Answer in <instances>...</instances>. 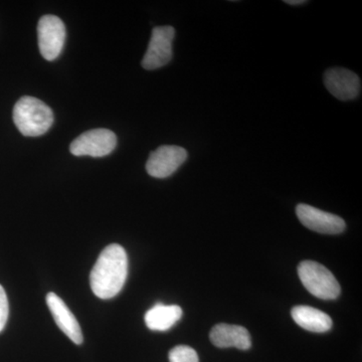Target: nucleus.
Masks as SVG:
<instances>
[{
	"label": "nucleus",
	"instance_id": "nucleus-6",
	"mask_svg": "<svg viewBox=\"0 0 362 362\" xmlns=\"http://www.w3.org/2000/svg\"><path fill=\"white\" fill-rule=\"evenodd\" d=\"M175 30L173 26H157L152 30L148 49L142 59L145 70H157L173 59V42Z\"/></svg>",
	"mask_w": 362,
	"mask_h": 362
},
{
	"label": "nucleus",
	"instance_id": "nucleus-7",
	"mask_svg": "<svg viewBox=\"0 0 362 362\" xmlns=\"http://www.w3.org/2000/svg\"><path fill=\"white\" fill-rule=\"evenodd\" d=\"M187 159V150L175 145H163L150 153L147 173L152 177L166 178L173 175Z\"/></svg>",
	"mask_w": 362,
	"mask_h": 362
},
{
	"label": "nucleus",
	"instance_id": "nucleus-2",
	"mask_svg": "<svg viewBox=\"0 0 362 362\" xmlns=\"http://www.w3.org/2000/svg\"><path fill=\"white\" fill-rule=\"evenodd\" d=\"M13 121L21 134L28 137L44 135L54 123V113L44 102L25 96L16 102Z\"/></svg>",
	"mask_w": 362,
	"mask_h": 362
},
{
	"label": "nucleus",
	"instance_id": "nucleus-4",
	"mask_svg": "<svg viewBox=\"0 0 362 362\" xmlns=\"http://www.w3.org/2000/svg\"><path fill=\"white\" fill-rule=\"evenodd\" d=\"M117 145V137L109 129H93L83 133L71 142L70 151L75 156L104 157L109 156Z\"/></svg>",
	"mask_w": 362,
	"mask_h": 362
},
{
	"label": "nucleus",
	"instance_id": "nucleus-8",
	"mask_svg": "<svg viewBox=\"0 0 362 362\" xmlns=\"http://www.w3.org/2000/svg\"><path fill=\"white\" fill-rule=\"evenodd\" d=\"M296 214L300 223L313 232L337 235L346 228L345 221L340 216L326 213L308 204H298Z\"/></svg>",
	"mask_w": 362,
	"mask_h": 362
},
{
	"label": "nucleus",
	"instance_id": "nucleus-14",
	"mask_svg": "<svg viewBox=\"0 0 362 362\" xmlns=\"http://www.w3.org/2000/svg\"><path fill=\"white\" fill-rule=\"evenodd\" d=\"M169 362H199L197 352L187 345H178L169 351Z\"/></svg>",
	"mask_w": 362,
	"mask_h": 362
},
{
	"label": "nucleus",
	"instance_id": "nucleus-12",
	"mask_svg": "<svg viewBox=\"0 0 362 362\" xmlns=\"http://www.w3.org/2000/svg\"><path fill=\"white\" fill-rule=\"evenodd\" d=\"M291 315L300 327L314 333L327 332L333 325L332 319L328 314L310 306L294 307Z\"/></svg>",
	"mask_w": 362,
	"mask_h": 362
},
{
	"label": "nucleus",
	"instance_id": "nucleus-11",
	"mask_svg": "<svg viewBox=\"0 0 362 362\" xmlns=\"http://www.w3.org/2000/svg\"><path fill=\"white\" fill-rule=\"evenodd\" d=\"M209 338L214 346L220 349L235 347L240 350H247L252 346L251 335L243 326L218 324L211 329Z\"/></svg>",
	"mask_w": 362,
	"mask_h": 362
},
{
	"label": "nucleus",
	"instance_id": "nucleus-10",
	"mask_svg": "<svg viewBox=\"0 0 362 362\" xmlns=\"http://www.w3.org/2000/svg\"><path fill=\"white\" fill-rule=\"evenodd\" d=\"M47 304L59 329L76 344H82L84 338L80 324L62 298L54 293H49L47 295Z\"/></svg>",
	"mask_w": 362,
	"mask_h": 362
},
{
	"label": "nucleus",
	"instance_id": "nucleus-1",
	"mask_svg": "<svg viewBox=\"0 0 362 362\" xmlns=\"http://www.w3.org/2000/svg\"><path fill=\"white\" fill-rule=\"evenodd\" d=\"M127 275L128 257L125 250L120 245H109L100 254L90 272L92 291L100 299H111L123 289Z\"/></svg>",
	"mask_w": 362,
	"mask_h": 362
},
{
	"label": "nucleus",
	"instance_id": "nucleus-5",
	"mask_svg": "<svg viewBox=\"0 0 362 362\" xmlns=\"http://www.w3.org/2000/svg\"><path fill=\"white\" fill-rule=\"evenodd\" d=\"M40 54L47 61H54L63 51L66 40V26L58 16L47 14L37 25Z\"/></svg>",
	"mask_w": 362,
	"mask_h": 362
},
{
	"label": "nucleus",
	"instance_id": "nucleus-15",
	"mask_svg": "<svg viewBox=\"0 0 362 362\" xmlns=\"http://www.w3.org/2000/svg\"><path fill=\"white\" fill-rule=\"evenodd\" d=\"M9 315L8 299L4 287L0 285V332L6 327Z\"/></svg>",
	"mask_w": 362,
	"mask_h": 362
},
{
	"label": "nucleus",
	"instance_id": "nucleus-3",
	"mask_svg": "<svg viewBox=\"0 0 362 362\" xmlns=\"http://www.w3.org/2000/svg\"><path fill=\"white\" fill-rule=\"evenodd\" d=\"M298 275L307 291L319 299L334 300L341 292L334 275L317 262H301L298 266Z\"/></svg>",
	"mask_w": 362,
	"mask_h": 362
},
{
	"label": "nucleus",
	"instance_id": "nucleus-9",
	"mask_svg": "<svg viewBox=\"0 0 362 362\" xmlns=\"http://www.w3.org/2000/svg\"><path fill=\"white\" fill-rule=\"evenodd\" d=\"M324 85L330 94L340 101L356 99L361 94V78L347 69L333 68L326 71L324 73Z\"/></svg>",
	"mask_w": 362,
	"mask_h": 362
},
{
	"label": "nucleus",
	"instance_id": "nucleus-13",
	"mask_svg": "<svg viewBox=\"0 0 362 362\" xmlns=\"http://www.w3.org/2000/svg\"><path fill=\"white\" fill-rule=\"evenodd\" d=\"M182 317V309L177 305L156 304L145 314V323L150 330L170 329Z\"/></svg>",
	"mask_w": 362,
	"mask_h": 362
},
{
	"label": "nucleus",
	"instance_id": "nucleus-16",
	"mask_svg": "<svg viewBox=\"0 0 362 362\" xmlns=\"http://www.w3.org/2000/svg\"><path fill=\"white\" fill-rule=\"evenodd\" d=\"M285 2L287 4H290V6H300V4H306L307 1H304V0H287Z\"/></svg>",
	"mask_w": 362,
	"mask_h": 362
}]
</instances>
